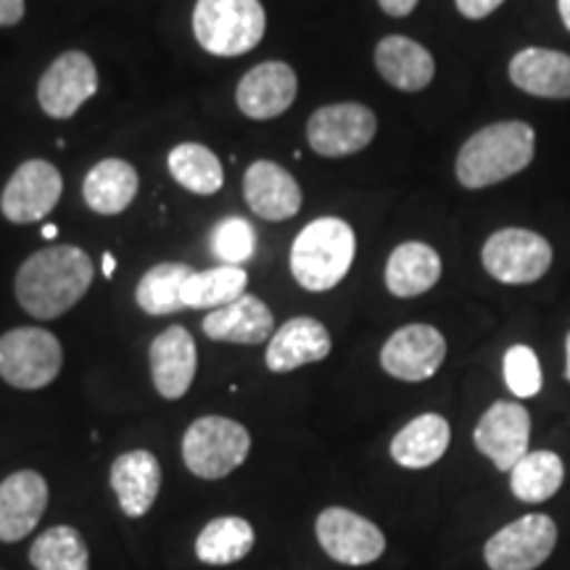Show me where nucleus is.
<instances>
[{
	"instance_id": "9",
	"label": "nucleus",
	"mask_w": 570,
	"mask_h": 570,
	"mask_svg": "<svg viewBox=\"0 0 570 570\" xmlns=\"http://www.w3.org/2000/svg\"><path fill=\"white\" fill-rule=\"evenodd\" d=\"M558 544V525L550 515H523L504 525L487 541V566L491 570H537Z\"/></svg>"
},
{
	"instance_id": "19",
	"label": "nucleus",
	"mask_w": 570,
	"mask_h": 570,
	"mask_svg": "<svg viewBox=\"0 0 570 570\" xmlns=\"http://www.w3.org/2000/svg\"><path fill=\"white\" fill-rule=\"evenodd\" d=\"M333 341L327 327L315 317H294L269 338L265 362L273 373H291L331 354Z\"/></svg>"
},
{
	"instance_id": "23",
	"label": "nucleus",
	"mask_w": 570,
	"mask_h": 570,
	"mask_svg": "<svg viewBox=\"0 0 570 570\" xmlns=\"http://www.w3.org/2000/svg\"><path fill=\"white\" fill-rule=\"evenodd\" d=\"M510 80L537 98H570V56L550 48H525L512 56Z\"/></svg>"
},
{
	"instance_id": "10",
	"label": "nucleus",
	"mask_w": 570,
	"mask_h": 570,
	"mask_svg": "<svg viewBox=\"0 0 570 570\" xmlns=\"http://www.w3.org/2000/svg\"><path fill=\"white\" fill-rule=\"evenodd\" d=\"M63 194V177L51 161L30 159L9 177L0 212L13 225H32L56 209Z\"/></svg>"
},
{
	"instance_id": "15",
	"label": "nucleus",
	"mask_w": 570,
	"mask_h": 570,
	"mask_svg": "<svg viewBox=\"0 0 570 570\" xmlns=\"http://www.w3.org/2000/svg\"><path fill=\"white\" fill-rule=\"evenodd\" d=\"M298 80L294 67L285 61H262L240 77L235 88V104L244 117L267 122L294 106Z\"/></svg>"
},
{
	"instance_id": "2",
	"label": "nucleus",
	"mask_w": 570,
	"mask_h": 570,
	"mask_svg": "<svg viewBox=\"0 0 570 570\" xmlns=\"http://www.w3.org/2000/svg\"><path fill=\"white\" fill-rule=\"evenodd\" d=\"M537 132L525 122H494L470 135L460 148L454 173L462 188L481 190L523 173L533 161Z\"/></svg>"
},
{
	"instance_id": "12",
	"label": "nucleus",
	"mask_w": 570,
	"mask_h": 570,
	"mask_svg": "<svg viewBox=\"0 0 570 570\" xmlns=\"http://www.w3.org/2000/svg\"><path fill=\"white\" fill-rule=\"evenodd\" d=\"M320 547L344 566H367L386 550V537L373 520L346 508H327L317 518Z\"/></svg>"
},
{
	"instance_id": "26",
	"label": "nucleus",
	"mask_w": 570,
	"mask_h": 570,
	"mask_svg": "<svg viewBox=\"0 0 570 570\" xmlns=\"http://www.w3.org/2000/svg\"><path fill=\"white\" fill-rule=\"evenodd\" d=\"M449 439H452V428L441 415H420L410 420L402 431L391 441V458L402 468L423 470L431 468L446 454Z\"/></svg>"
},
{
	"instance_id": "3",
	"label": "nucleus",
	"mask_w": 570,
	"mask_h": 570,
	"mask_svg": "<svg viewBox=\"0 0 570 570\" xmlns=\"http://www.w3.org/2000/svg\"><path fill=\"white\" fill-rule=\"evenodd\" d=\"M356 235L338 217H320L296 235L291 246V275L312 294L336 288L352 269Z\"/></svg>"
},
{
	"instance_id": "14",
	"label": "nucleus",
	"mask_w": 570,
	"mask_h": 570,
	"mask_svg": "<svg viewBox=\"0 0 570 570\" xmlns=\"http://www.w3.org/2000/svg\"><path fill=\"white\" fill-rule=\"evenodd\" d=\"M475 446L497 470H512L529 454L531 415L518 402H494L475 425Z\"/></svg>"
},
{
	"instance_id": "32",
	"label": "nucleus",
	"mask_w": 570,
	"mask_h": 570,
	"mask_svg": "<svg viewBox=\"0 0 570 570\" xmlns=\"http://www.w3.org/2000/svg\"><path fill=\"white\" fill-rule=\"evenodd\" d=\"M30 560L38 570H90V552L82 533L71 525H53L35 539Z\"/></svg>"
},
{
	"instance_id": "33",
	"label": "nucleus",
	"mask_w": 570,
	"mask_h": 570,
	"mask_svg": "<svg viewBox=\"0 0 570 570\" xmlns=\"http://www.w3.org/2000/svg\"><path fill=\"white\" fill-rule=\"evenodd\" d=\"M209 244H212V254L217 256L223 265L240 267L254 256L256 230L244 217H227L214 227Z\"/></svg>"
},
{
	"instance_id": "39",
	"label": "nucleus",
	"mask_w": 570,
	"mask_h": 570,
	"mask_svg": "<svg viewBox=\"0 0 570 570\" xmlns=\"http://www.w3.org/2000/svg\"><path fill=\"white\" fill-rule=\"evenodd\" d=\"M558 9H560L562 24H566V30L570 32V0H558Z\"/></svg>"
},
{
	"instance_id": "31",
	"label": "nucleus",
	"mask_w": 570,
	"mask_h": 570,
	"mask_svg": "<svg viewBox=\"0 0 570 570\" xmlns=\"http://www.w3.org/2000/svg\"><path fill=\"white\" fill-rule=\"evenodd\" d=\"M248 273L244 267H212L204 273L190 275L185 285V309H219V306L233 304L235 298L246 294Z\"/></svg>"
},
{
	"instance_id": "8",
	"label": "nucleus",
	"mask_w": 570,
	"mask_h": 570,
	"mask_svg": "<svg viewBox=\"0 0 570 570\" xmlns=\"http://www.w3.org/2000/svg\"><path fill=\"white\" fill-rule=\"evenodd\" d=\"M377 117L365 104H331L317 109L306 122L309 148L325 159H344L373 142Z\"/></svg>"
},
{
	"instance_id": "36",
	"label": "nucleus",
	"mask_w": 570,
	"mask_h": 570,
	"mask_svg": "<svg viewBox=\"0 0 570 570\" xmlns=\"http://www.w3.org/2000/svg\"><path fill=\"white\" fill-rule=\"evenodd\" d=\"M24 0H0V27H13L24 19Z\"/></svg>"
},
{
	"instance_id": "22",
	"label": "nucleus",
	"mask_w": 570,
	"mask_h": 570,
	"mask_svg": "<svg viewBox=\"0 0 570 570\" xmlns=\"http://www.w3.org/2000/svg\"><path fill=\"white\" fill-rule=\"evenodd\" d=\"M375 67L383 80L404 92L425 90L436 75V61L431 51L404 35H389L377 42Z\"/></svg>"
},
{
	"instance_id": "41",
	"label": "nucleus",
	"mask_w": 570,
	"mask_h": 570,
	"mask_svg": "<svg viewBox=\"0 0 570 570\" xmlns=\"http://www.w3.org/2000/svg\"><path fill=\"white\" fill-rule=\"evenodd\" d=\"M566 377L570 381V333L566 338Z\"/></svg>"
},
{
	"instance_id": "40",
	"label": "nucleus",
	"mask_w": 570,
	"mask_h": 570,
	"mask_svg": "<svg viewBox=\"0 0 570 570\" xmlns=\"http://www.w3.org/2000/svg\"><path fill=\"white\" fill-rule=\"evenodd\" d=\"M56 235H59V227H56V225H46V227H42V238L53 240Z\"/></svg>"
},
{
	"instance_id": "30",
	"label": "nucleus",
	"mask_w": 570,
	"mask_h": 570,
	"mask_svg": "<svg viewBox=\"0 0 570 570\" xmlns=\"http://www.w3.org/2000/svg\"><path fill=\"white\" fill-rule=\"evenodd\" d=\"M566 479V468L554 452H529L510 470V489L520 502L539 504L558 494Z\"/></svg>"
},
{
	"instance_id": "35",
	"label": "nucleus",
	"mask_w": 570,
	"mask_h": 570,
	"mask_svg": "<svg viewBox=\"0 0 570 570\" xmlns=\"http://www.w3.org/2000/svg\"><path fill=\"white\" fill-rule=\"evenodd\" d=\"M454 3H458V11L465 19H487L504 0H454Z\"/></svg>"
},
{
	"instance_id": "16",
	"label": "nucleus",
	"mask_w": 570,
	"mask_h": 570,
	"mask_svg": "<svg viewBox=\"0 0 570 570\" xmlns=\"http://www.w3.org/2000/svg\"><path fill=\"white\" fill-rule=\"evenodd\" d=\"M244 196L248 209L267 223H283V219L296 217L304 202L296 177L269 159L254 161L246 169Z\"/></svg>"
},
{
	"instance_id": "6",
	"label": "nucleus",
	"mask_w": 570,
	"mask_h": 570,
	"mask_svg": "<svg viewBox=\"0 0 570 570\" xmlns=\"http://www.w3.org/2000/svg\"><path fill=\"white\" fill-rule=\"evenodd\" d=\"M63 365L61 341L46 327H13L0 336V377L13 389L51 386Z\"/></svg>"
},
{
	"instance_id": "29",
	"label": "nucleus",
	"mask_w": 570,
	"mask_h": 570,
	"mask_svg": "<svg viewBox=\"0 0 570 570\" xmlns=\"http://www.w3.org/2000/svg\"><path fill=\"white\" fill-rule=\"evenodd\" d=\"M254 547V529L244 518H217L198 533L196 554L206 566H233L244 560Z\"/></svg>"
},
{
	"instance_id": "4",
	"label": "nucleus",
	"mask_w": 570,
	"mask_h": 570,
	"mask_svg": "<svg viewBox=\"0 0 570 570\" xmlns=\"http://www.w3.org/2000/svg\"><path fill=\"white\" fill-rule=\"evenodd\" d=\"M267 13L259 0H196L194 35L206 53L235 59L265 38Z\"/></svg>"
},
{
	"instance_id": "20",
	"label": "nucleus",
	"mask_w": 570,
	"mask_h": 570,
	"mask_svg": "<svg viewBox=\"0 0 570 570\" xmlns=\"http://www.w3.org/2000/svg\"><path fill=\"white\" fill-rule=\"evenodd\" d=\"M202 331L206 338L223 341V344L254 346L273 336L275 320L262 298L244 294L233 304L209 312L204 317Z\"/></svg>"
},
{
	"instance_id": "1",
	"label": "nucleus",
	"mask_w": 570,
	"mask_h": 570,
	"mask_svg": "<svg viewBox=\"0 0 570 570\" xmlns=\"http://www.w3.org/2000/svg\"><path fill=\"white\" fill-rule=\"evenodd\" d=\"M96 267L80 246L56 244L35 252L19 267L17 302L27 315L38 320H56L67 315L71 306L88 294Z\"/></svg>"
},
{
	"instance_id": "13",
	"label": "nucleus",
	"mask_w": 570,
	"mask_h": 570,
	"mask_svg": "<svg viewBox=\"0 0 570 570\" xmlns=\"http://www.w3.org/2000/svg\"><path fill=\"white\" fill-rule=\"evenodd\" d=\"M446 356V341L433 325H404L383 344L381 365L391 377L407 383L428 381L439 373Z\"/></svg>"
},
{
	"instance_id": "38",
	"label": "nucleus",
	"mask_w": 570,
	"mask_h": 570,
	"mask_svg": "<svg viewBox=\"0 0 570 570\" xmlns=\"http://www.w3.org/2000/svg\"><path fill=\"white\" fill-rule=\"evenodd\" d=\"M101 269H104V277H114V269H117V259H114V254H109V252L104 254Z\"/></svg>"
},
{
	"instance_id": "27",
	"label": "nucleus",
	"mask_w": 570,
	"mask_h": 570,
	"mask_svg": "<svg viewBox=\"0 0 570 570\" xmlns=\"http://www.w3.org/2000/svg\"><path fill=\"white\" fill-rule=\"evenodd\" d=\"M196 269L183 265V262H161L154 265L146 275L140 277L138 288H135V302L146 315L161 317L175 315L185 309V285Z\"/></svg>"
},
{
	"instance_id": "18",
	"label": "nucleus",
	"mask_w": 570,
	"mask_h": 570,
	"mask_svg": "<svg viewBox=\"0 0 570 570\" xmlns=\"http://www.w3.org/2000/svg\"><path fill=\"white\" fill-rule=\"evenodd\" d=\"M48 508V483L35 470H19L0 483V541L30 537Z\"/></svg>"
},
{
	"instance_id": "17",
	"label": "nucleus",
	"mask_w": 570,
	"mask_h": 570,
	"mask_svg": "<svg viewBox=\"0 0 570 570\" xmlns=\"http://www.w3.org/2000/svg\"><path fill=\"white\" fill-rule=\"evenodd\" d=\"M148 362H151V377L156 391L164 399H169V402L183 399L196 377V341L183 325L167 327V331H161L154 338Z\"/></svg>"
},
{
	"instance_id": "25",
	"label": "nucleus",
	"mask_w": 570,
	"mask_h": 570,
	"mask_svg": "<svg viewBox=\"0 0 570 570\" xmlns=\"http://www.w3.org/2000/svg\"><path fill=\"white\" fill-rule=\"evenodd\" d=\"M441 256L433 246L410 240L396 246L386 262V288L399 298L428 294L441 281Z\"/></svg>"
},
{
	"instance_id": "37",
	"label": "nucleus",
	"mask_w": 570,
	"mask_h": 570,
	"mask_svg": "<svg viewBox=\"0 0 570 570\" xmlns=\"http://www.w3.org/2000/svg\"><path fill=\"white\" fill-rule=\"evenodd\" d=\"M417 3L420 0H377V6H381L389 17H396V19L410 17V13L417 9Z\"/></svg>"
},
{
	"instance_id": "21",
	"label": "nucleus",
	"mask_w": 570,
	"mask_h": 570,
	"mask_svg": "<svg viewBox=\"0 0 570 570\" xmlns=\"http://www.w3.org/2000/svg\"><path fill=\"white\" fill-rule=\"evenodd\" d=\"M111 489L127 518H142L159 497V460L146 449H132V452L119 454L111 465Z\"/></svg>"
},
{
	"instance_id": "11",
	"label": "nucleus",
	"mask_w": 570,
	"mask_h": 570,
	"mask_svg": "<svg viewBox=\"0 0 570 570\" xmlns=\"http://www.w3.org/2000/svg\"><path fill=\"white\" fill-rule=\"evenodd\" d=\"M98 92V69L88 53L67 51L42 71L38 104L51 119H71Z\"/></svg>"
},
{
	"instance_id": "28",
	"label": "nucleus",
	"mask_w": 570,
	"mask_h": 570,
	"mask_svg": "<svg viewBox=\"0 0 570 570\" xmlns=\"http://www.w3.org/2000/svg\"><path fill=\"white\" fill-rule=\"evenodd\" d=\"M167 167L180 188L196 196H214L225 183L223 161L202 142H180L167 156Z\"/></svg>"
},
{
	"instance_id": "24",
	"label": "nucleus",
	"mask_w": 570,
	"mask_h": 570,
	"mask_svg": "<svg viewBox=\"0 0 570 570\" xmlns=\"http://www.w3.org/2000/svg\"><path fill=\"white\" fill-rule=\"evenodd\" d=\"M140 188V177L125 159H104L85 175L82 198L96 214L114 217L122 214L135 202Z\"/></svg>"
},
{
	"instance_id": "5",
	"label": "nucleus",
	"mask_w": 570,
	"mask_h": 570,
	"mask_svg": "<svg viewBox=\"0 0 570 570\" xmlns=\"http://www.w3.org/2000/svg\"><path fill=\"white\" fill-rule=\"evenodd\" d=\"M252 452V436L238 420L198 417L183 436V460L198 479L217 481L240 468Z\"/></svg>"
},
{
	"instance_id": "34",
	"label": "nucleus",
	"mask_w": 570,
	"mask_h": 570,
	"mask_svg": "<svg viewBox=\"0 0 570 570\" xmlns=\"http://www.w3.org/2000/svg\"><path fill=\"white\" fill-rule=\"evenodd\" d=\"M504 383L518 399H531L541 391V365L533 348L518 344L504 354Z\"/></svg>"
},
{
	"instance_id": "7",
	"label": "nucleus",
	"mask_w": 570,
	"mask_h": 570,
	"mask_svg": "<svg viewBox=\"0 0 570 570\" xmlns=\"http://www.w3.org/2000/svg\"><path fill=\"white\" fill-rule=\"evenodd\" d=\"M481 262L499 283L529 285L541 281L552 267V246L525 227H504L483 244Z\"/></svg>"
}]
</instances>
